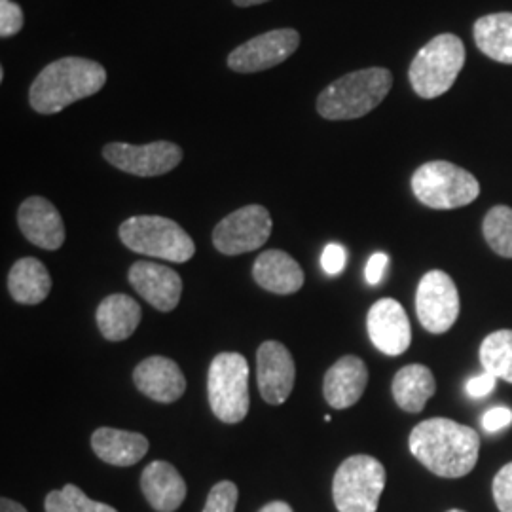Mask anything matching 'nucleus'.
Returning a JSON list of instances; mask_svg holds the SVG:
<instances>
[{
    "label": "nucleus",
    "instance_id": "a211bd4d",
    "mask_svg": "<svg viewBox=\"0 0 512 512\" xmlns=\"http://www.w3.org/2000/svg\"><path fill=\"white\" fill-rule=\"evenodd\" d=\"M368 385V368L361 357L346 355L330 366L323 382V395L327 403L344 410L359 403Z\"/></svg>",
    "mask_w": 512,
    "mask_h": 512
},
{
    "label": "nucleus",
    "instance_id": "39448f33",
    "mask_svg": "<svg viewBox=\"0 0 512 512\" xmlns=\"http://www.w3.org/2000/svg\"><path fill=\"white\" fill-rule=\"evenodd\" d=\"M465 67V44L450 33L429 40L414 57L408 78L412 90L423 99H435L448 92Z\"/></svg>",
    "mask_w": 512,
    "mask_h": 512
},
{
    "label": "nucleus",
    "instance_id": "f704fd0d",
    "mask_svg": "<svg viewBox=\"0 0 512 512\" xmlns=\"http://www.w3.org/2000/svg\"><path fill=\"white\" fill-rule=\"evenodd\" d=\"M389 264V256L385 253H374L370 256V260L366 262V281L370 285H380V281L384 279L385 268Z\"/></svg>",
    "mask_w": 512,
    "mask_h": 512
},
{
    "label": "nucleus",
    "instance_id": "5701e85b",
    "mask_svg": "<svg viewBox=\"0 0 512 512\" xmlns=\"http://www.w3.org/2000/svg\"><path fill=\"white\" fill-rule=\"evenodd\" d=\"M8 291L19 304L35 306L48 298L52 291V277L38 258H19L8 274Z\"/></svg>",
    "mask_w": 512,
    "mask_h": 512
},
{
    "label": "nucleus",
    "instance_id": "f3484780",
    "mask_svg": "<svg viewBox=\"0 0 512 512\" xmlns=\"http://www.w3.org/2000/svg\"><path fill=\"white\" fill-rule=\"evenodd\" d=\"M18 224L21 234L44 251H57L65 243V224L52 202L31 196L19 205Z\"/></svg>",
    "mask_w": 512,
    "mask_h": 512
},
{
    "label": "nucleus",
    "instance_id": "7c9ffc66",
    "mask_svg": "<svg viewBox=\"0 0 512 512\" xmlns=\"http://www.w3.org/2000/svg\"><path fill=\"white\" fill-rule=\"evenodd\" d=\"M23 10L12 0H0V35L2 38L12 37L23 27Z\"/></svg>",
    "mask_w": 512,
    "mask_h": 512
},
{
    "label": "nucleus",
    "instance_id": "9d476101",
    "mask_svg": "<svg viewBox=\"0 0 512 512\" xmlns=\"http://www.w3.org/2000/svg\"><path fill=\"white\" fill-rule=\"evenodd\" d=\"M416 313L421 327L431 334H444L459 317V293L454 279L433 270L421 277L416 291Z\"/></svg>",
    "mask_w": 512,
    "mask_h": 512
},
{
    "label": "nucleus",
    "instance_id": "c756f323",
    "mask_svg": "<svg viewBox=\"0 0 512 512\" xmlns=\"http://www.w3.org/2000/svg\"><path fill=\"white\" fill-rule=\"evenodd\" d=\"M492 492L499 512H512V461L495 475Z\"/></svg>",
    "mask_w": 512,
    "mask_h": 512
},
{
    "label": "nucleus",
    "instance_id": "9b49d317",
    "mask_svg": "<svg viewBox=\"0 0 512 512\" xmlns=\"http://www.w3.org/2000/svg\"><path fill=\"white\" fill-rule=\"evenodd\" d=\"M103 158L129 175L160 177L183 162V148L169 141H154L141 147L128 143H109L103 148Z\"/></svg>",
    "mask_w": 512,
    "mask_h": 512
},
{
    "label": "nucleus",
    "instance_id": "c9c22d12",
    "mask_svg": "<svg viewBox=\"0 0 512 512\" xmlns=\"http://www.w3.org/2000/svg\"><path fill=\"white\" fill-rule=\"evenodd\" d=\"M258 512H294L293 507L285 501H272L268 505H264Z\"/></svg>",
    "mask_w": 512,
    "mask_h": 512
},
{
    "label": "nucleus",
    "instance_id": "c85d7f7f",
    "mask_svg": "<svg viewBox=\"0 0 512 512\" xmlns=\"http://www.w3.org/2000/svg\"><path fill=\"white\" fill-rule=\"evenodd\" d=\"M238 486L230 480H222L211 488L203 512H236Z\"/></svg>",
    "mask_w": 512,
    "mask_h": 512
},
{
    "label": "nucleus",
    "instance_id": "4c0bfd02",
    "mask_svg": "<svg viewBox=\"0 0 512 512\" xmlns=\"http://www.w3.org/2000/svg\"><path fill=\"white\" fill-rule=\"evenodd\" d=\"M264 2H270V0H234V4H236V6H241V8H249V6L264 4Z\"/></svg>",
    "mask_w": 512,
    "mask_h": 512
},
{
    "label": "nucleus",
    "instance_id": "a878e982",
    "mask_svg": "<svg viewBox=\"0 0 512 512\" xmlns=\"http://www.w3.org/2000/svg\"><path fill=\"white\" fill-rule=\"evenodd\" d=\"M480 363L497 380L512 384V330H497L480 344Z\"/></svg>",
    "mask_w": 512,
    "mask_h": 512
},
{
    "label": "nucleus",
    "instance_id": "f03ea898",
    "mask_svg": "<svg viewBox=\"0 0 512 512\" xmlns=\"http://www.w3.org/2000/svg\"><path fill=\"white\" fill-rule=\"evenodd\" d=\"M107 84L103 65L84 57H61L42 69L29 90V105L40 114H57L92 97Z\"/></svg>",
    "mask_w": 512,
    "mask_h": 512
},
{
    "label": "nucleus",
    "instance_id": "6ab92c4d",
    "mask_svg": "<svg viewBox=\"0 0 512 512\" xmlns=\"http://www.w3.org/2000/svg\"><path fill=\"white\" fill-rule=\"evenodd\" d=\"M141 490L154 511L175 512L184 503L186 482L171 463L158 459L145 467Z\"/></svg>",
    "mask_w": 512,
    "mask_h": 512
},
{
    "label": "nucleus",
    "instance_id": "412c9836",
    "mask_svg": "<svg viewBox=\"0 0 512 512\" xmlns=\"http://www.w3.org/2000/svg\"><path fill=\"white\" fill-rule=\"evenodd\" d=\"M92 448L95 456L109 465L131 467L147 456L148 439L133 431L99 427L92 435Z\"/></svg>",
    "mask_w": 512,
    "mask_h": 512
},
{
    "label": "nucleus",
    "instance_id": "1a4fd4ad",
    "mask_svg": "<svg viewBox=\"0 0 512 512\" xmlns=\"http://www.w3.org/2000/svg\"><path fill=\"white\" fill-rule=\"evenodd\" d=\"M270 211L262 205H245L226 215L213 230V245L222 255L236 256L260 249L272 234Z\"/></svg>",
    "mask_w": 512,
    "mask_h": 512
},
{
    "label": "nucleus",
    "instance_id": "6e6552de",
    "mask_svg": "<svg viewBox=\"0 0 512 512\" xmlns=\"http://www.w3.org/2000/svg\"><path fill=\"white\" fill-rule=\"evenodd\" d=\"M384 488V465L359 454L338 467L332 480V499L338 512H376Z\"/></svg>",
    "mask_w": 512,
    "mask_h": 512
},
{
    "label": "nucleus",
    "instance_id": "b1692460",
    "mask_svg": "<svg viewBox=\"0 0 512 512\" xmlns=\"http://www.w3.org/2000/svg\"><path fill=\"white\" fill-rule=\"evenodd\" d=\"M393 399L408 414H420L427 401L435 395L437 382L433 372L423 365L403 366L391 384Z\"/></svg>",
    "mask_w": 512,
    "mask_h": 512
},
{
    "label": "nucleus",
    "instance_id": "bb28decb",
    "mask_svg": "<svg viewBox=\"0 0 512 512\" xmlns=\"http://www.w3.org/2000/svg\"><path fill=\"white\" fill-rule=\"evenodd\" d=\"M484 239L495 255L512 258V209L507 205H495L482 224Z\"/></svg>",
    "mask_w": 512,
    "mask_h": 512
},
{
    "label": "nucleus",
    "instance_id": "20e7f679",
    "mask_svg": "<svg viewBox=\"0 0 512 512\" xmlns=\"http://www.w3.org/2000/svg\"><path fill=\"white\" fill-rule=\"evenodd\" d=\"M118 236L129 251L183 264L196 255V245L181 224L160 215H139L124 220Z\"/></svg>",
    "mask_w": 512,
    "mask_h": 512
},
{
    "label": "nucleus",
    "instance_id": "58836bf2",
    "mask_svg": "<svg viewBox=\"0 0 512 512\" xmlns=\"http://www.w3.org/2000/svg\"><path fill=\"white\" fill-rule=\"evenodd\" d=\"M448 512H465V511H459V509H452V511H448Z\"/></svg>",
    "mask_w": 512,
    "mask_h": 512
},
{
    "label": "nucleus",
    "instance_id": "e433bc0d",
    "mask_svg": "<svg viewBox=\"0 0 512 512\" xmlns=\"http://www.w3.org/2000/svg\"><path fill=\"white\" fill-rule=\"evenodd\" d=\"M0 512H27V509L23 505H19L16 501L8 499V497H2L0 501Z\"/></svg>",
    "mask_w": 512,
    "mask_h": 512
},
{
    "label": "nucleus",
    "instance_id": "dca6fc26",
    "mask_svg": "<svg viewBox=\"0 0 512 512\" xmlns=\"http://www.w3.org/2000/svg\"><path fill=\"white\" fill-rule=\"evenodd\" d=\"M135 387L156 403H175L186 391V378L179 365L162 355H152L133 370Z\"/></svg>",
    "mask_w": 512,
    "mask_h": 512
},
{
    "label": "nucleus",
    "instance_id": "7ed1b4c3",
    "mask_svg": "<svg viewBox=\"0 0 512 512\" xmlns=\"http://www.w3.org/2000/svg\"><path fill=\"white\" fill-rule=\"evenodd\" d=\"M393 86V74L370 67L344 74L317 97V112L332 122L357 120L376 109Z\"/></svg>",
    "mask_w": 512,
    "mask_h": 512
},
{
    "label": "nucleus",
    "instance_id": "f8f14e48",
    "mask_svg": "<svg viewBox=\"0 0 512 512\" xmlns=\"http://www.w3.org/2000/svg\"><path fill=\"white\" fill-rule=\"evenodd\" d=\"M300 46L296 29H274L243 42L228 55V67L238 74L268 71L285 63Z\"/></svg>",
    "mask_w": 512,
    "mask_h": 512
},
{
    "label": "nucleus",
    "instance_id": "393cba45",
    "mask_svg": "<svg viewBox=\"0 0 512 512\" xmlns=\"http://www.w3.org/2000/svg\"><path fill=\"white\" fill-rule=\"evenodd\" d=\"M478 50L497 63L512 65V14H488L475 23Z\"/></svg>",
    "mask_w": 512,
    "mask_h": 512
},
{
    "label": "nucleus",
    "instance_id": "2f4dec72",
    "mask_svg": "<svg viewBox=\"0 0 512 512\" xmlns=\"http://www.w3.org/2000/svg\"><path fill=\"white\" fill-rule=\"evenodd\" d=\"M346 262H348V253L342 245L338 243H330L325 247L323 256H321V266L323 270L329 275H338L344 272L346 268Z\"/></svg>",
    "mask_w": 512,
    "mask_h": 512
},
{
    "label": "nucleus",
    "instance_id": "473e14b6",
    "mask_svg": "<svg viewBox=\"0 0 512 512\" xmlns=\"http://www.w3.org/2000/svg\"><path fill=\"white\" fill-rule=\"evenodd\" d=\"M495 385H497V378H495L494 374L484 372V374H480V376L471 378V380L467 382L465 391H467V395H469L471 399H484V397H488V395L494 391Z\"/></svg>",
    "mask_w": 512,
    "mask_h": 512
},
{
    "label": "nucleus",
    "instance_id": "423d86ee",
    "mask_svg": "<svg viewBox=\"0 0 512 512\" xmlns=\"http://www.w3.org/2000/svg\"><path fill=\"white\" fill-rule=\"evenodd\" d=\"M412 192L418 202L431 209H458L475 202L480 184L467 169L450 162H427L412 175Z\"/></svg>",
    "mask_w": 512,
    "mask_h": 512
},
{
    "label": "nucleus",
    "instance_id": "4be33fe9",
    "mask_svg": "<svg viewBox=\"0 0 512 512\" xmlns=\"http://www.w3.org/2000/svg\"><path fill=\"white\" fill-rule=\"evenodd\" d=\"M95 319L105 340L124 342L139 327L143 310L139 302L128 294H110L99 304Z\"/></svg>",
    "mask_w": 512,
    "mask_h": 512
},
{
    "label": "nucleus",
    "instance_id": "72a5a7b5",
    "mask_svg": "<svg viewBox=\"0 0 512 512\" xmlns=\"http://www.w3.org/2000/svg\"><path fill=\"white\" fill-rule=\"evenodd\" d=\"M512 423V410L505 408V406H497V408H490L484 418H482V425L488 433H495L505 429L507 425Z\"/></svg>",
    "mask_w": 512,
    "mask_h": 512
},
{
    "label": "nucleus",
    "instance_id": "2eb2a0df",
    "mask_svg": "<svg viewBox=\"0 0 512 512\" xmlns=\"http://www.w3.org/2000/svg\"><path fill=\"white\" fill-rule=\"evenodd\" d=\"M128 279L131 287L156 310L173 311L181 302L183 279L167 266L139 260L129 268Z\"/></svg>",
    "mask_w": 512,
    "mask_h": 512
},
{
    "label": "nucleus",
    "instance_id": "ddd939ff",
    "mask_svg": "<svg viewBox=\"0 0 512 512\" xmlns=\"http://www.w3.org/2000/svg\"><path fill=\"white\" fill-rule=\"evenodd\" d=\"M296 366L293 355L281 342L268 340L256 351V382L268 404H283L293 393Z\"/></svg>",
    "mask_w": 512,
    "mask_h": 512
},
{
    "label": "nucleus",
    "instance_id": "f257e3e1",
    "mask_svg": "<svg viewBox=\"0 0 512 512\" xmlns=\"http://www.w3.org/2000/svg\"><path fill=\"white\" fill-rule=\"evenodd\" d=\"M412 456L442 478H461L475 469L480 437L473 427L448 418L418 423L408 439Z\"/></svg>",
    "mask_w": 512,
    "mask_h": 512
},
{
    "label": "nucleus",
    "instance_id": "4468645a",
    "mask_svg": "<svg viewBox=\"0 0 512 512\" xmlns=\"http://www.w3.org/2000/svg\"><path fill=\"white\" fill-rule=\"evenodd\" d=\"M370 342L389 357L403 355L410 348L412 329L403 306L393 298L378 300L366 317Z\"/></svg>",
    "mask_w": 512,
    "mask_h": 512
},
{
    "label": "nucleus",
    "instance_id": "aec40b11",
    "mask_svg": "<svg viewBox=\"0 0 512 512\" xmlns=\"http://www.w3.org/2000/svg\"><path fill=\"white\" fill-rule=\"evenodd\" d=\"M256 285L274 294H294L304 287V270L293 256L270 249L258 256L253 266Z\"/></svg>",
    "mask_w": 512,
    "mask_h": 512
},
{
    "label": "nucleus",
    "instance_id": "0eeeda50",
    "mask_svg": "<svg viewBox=\"0 0 512 512\" xmlns=\"http://www.w3.org/2000/svg\"><path fill=\"white\" fill-rule=\"evenodd\" d=\"M207 393L222 423H239L249 412V363L241 353H219L209 366Z\"/></svg>",
    "mask_w": 512,
    "mask_h": 512
},
{
    "label": "nucleus",
    "instance_id": "cd10ccee",
    "mask_svg": "<svg viewBox=\"0 0 512 512\" xmlns=\"http://www.w3.org/2000/svg\"><path fill=\"white\" fill-rule=\"evenodd\" d=\"M46 512H118L107 503L93 501L78 486L67 484L61 490L46 495Z\"/></svg>",
    "mask_w": 512,
    "mask_h": 512
}]
</instances>
